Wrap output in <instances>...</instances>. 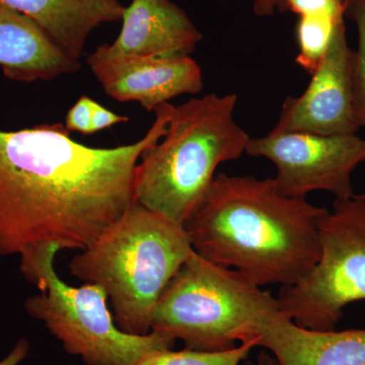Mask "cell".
<instances>
[{
  "label": "cell",
  "mask_w": 365,
  "mask_h": 365,
  "mask_svg": "<svg viewBox=\"0 0 365 365\" xmlns=\"http://www.w3.org/2000/svg\"><path fill=\"white\" fill-rule=\"evenodd\" d=\"M278 309L270 292L193 252L158 299L150 331L195 351H227L258 341L261 322Z\"/></svg>",
  "instance_id": "cell-5"
},
{
  "label": "cell",
  "mask_w": 365,
  "mask_h": 365,
  "mask_svg": "<svg viewBox=\"0 0 365 365\" xmlns=\"http://www.w3.org/2000/svg\"><path fill=\"white\" fill-rule=\"evenodd\" d=\"M257 338L278 365H365V329L311 330L278 309L263 319Z\"/></svg>",
  "instance_id": "cell-12"
},
{
  "label": "cell",
  "mask_w": 365,
  "mask_h": 365,
  "mask_svg": "<svg viewBox=\"0 0 365 365\" xmlns=\"http://www.w3.org/2000/svg\"><path fill=\"white\" fill-rule=\"evenodd\" d=\"M235 93L173 107L167 134L137 165L135 202L184 227L213 180L218 165L246 153L250 137L234 120Z\"/></svg>",
  "instance_id": "cell-3"
},
{
  "label": "cell",
  "mask_w": 365,
  "mask_h": 365,
  "mask_svg": "<svg viewBox=\"0 0 365 365\" xmlns=\"http://www.w3.org/2000/svg\"><path fill=\"white\" fill-rule=\"evenodd\" d=\"M342 23L344 20L324 14L299 16L295 28L299 45L297 63L307 73L316 71L325 56L336 28Z\"/></svg>",
  "instance_id": "cell-15"
},
{
  "label": "cell",
  "mask_w": 365,
  "mask_h": 365,
  "mask_svg": "<svg viewBox=\"0 0 365 365\" xmlns=\"http://www.w3.org/2000/svg\"><path fill=\"white\" fill-rule=\"evenodd\" d=\"M319 241L316 265L276 299L297 325L335 330L348 304L365 302V194L335 199L319 220Z\"/></svg>",
  "instance_id": "cell-7"
},
{
  "label": "cell",
  "mask_w": 365,
  "mask_h": 365,
  "mask_svg": "<svg viewBox=\"0 0 365 365\" xmlns=\"http://www.w3.org/2000/svg\"><path fill=\"white\" fill-rule=\"evenodd\" d=\"M95 101L83 96L72 106L66 118V128L69 132L76 131L88 135L91 134V117L96 106Z\"/></svg>",
  "instance_id": "cell-19"
},
{
  "label": "cell",
  "mask_w": 365,
  "mask_h": 365,
  "mask_svg": "<svg viewBox=\"0 0 365 365\" xmlns=\"http://www.w3.org/2000/svg\"><path fill=\"white\" fill-rule=\"evenodd\" d=\"M0 67L21 83L49 81L76 73L79 60L67 55L35 21L0 2Z\"/></svg>",
  "instance_id": "cell-13"
},
{
  "label": "cell",
  "mask_w": 365,
  "mask_h": 365,
  "mask_svg": "<svg viewBox=\"0 0 365 365\" xmlns=\"http://www.w3.org/2000/svg\"><path fill=\"white\" fill-rule=\"evenodd\" d=\"M241 365H278L277 361L274 359L273 355L268 354L265 350L257 355L256 362L249 361L248 359L245 360Z\"/></svg>",
  "instance_id": "cell-23"
},
{
  "label": "cell",
  "mask_w": 365,
  "mask_h": 365,
  "mask_svg": "<svg viewBox=\"0 0 365 365\" xmlns=\"http://www.w3.org/2000/svg\"><path fill=\"white\" fill-rule=\"evenodd\" d=\"M279 9L299 16L324 14L344 20L345 0H281Z\"/></svg>",
  "instance_id": "cell-18"
},
{
  "label": "cell",
  "mask_w": 365,
  "mask_h": 365,
  "mask_svg": "<svg viewBox=\"0 0 365 365\" xmlns=\"http://www.w3.org/2000/svg\"><path fill=\"white\" fill-rule=\"evenodd\" d=\"M328 211L283 196L271 178L222 173L182 227L205 260L260 287H289L319 261V222Z\"/></svg>",
  "instance_id": "cell-2"
},
{
  "label": "cell",
  "mask_w": 365,
  "mask_h": 365,
  "mask_svg": "<svg viewBox=\"0 0 365 365\" xmlns=\"http://www.w3.org/2000/svg\"><path fill=\"white\" fill-rule=\"evenodd\" d=\"M30 344L28 341L21 339L16 342L11 352L4 359H0V365H19L28 356Z\"/></svg>",
  "instance_id": "cell-21"
},
{
  "label": "cell",
  "mask_w": 365,
  "mask_h": 365,
  "mask_svg": "<svg viewBox=\"0 0 365 365\" xmlns=\"http://www.w3.org/2000/svg\"><path fill=\"white\" fill-rule=\"evenodd\" d=\"M246 153L275 165L278 191L290 198H306L327 191L335 199L354 195L352 174L365 162V139L353 135L324 136L304 132H274L250 138Z\"/></svg>",
  "instance_id": "cell-8"
},
{
  "label": "cell",
  "mask_w": 365,
  "mask_h": 365,
  "mask_svg": "<svg viewBox=\"0 0 365 365\" xmlns=\"http://www.w3.org/2000/svg\"><path fill=\"white\" fill-rule=\"evenodd\" d=\"M360 128L353 88V50L345 23L334 32L325 56L299 97H287L274 132L353 135Z\"/></svg>",
  "instance_id": "cell-9"
},
{
  "label": "cell",
  "mask_w": 365,
  "mask_h": 365,
  "mask_svg": "<svg viewBox=\"0 0 365 365\" xmlns=\"http://www.w3.org/2000/svg\"><path fill=\"white\" fill-rule=\"evenodd\" d=\"M35 21L73 59L83 56L88 36L103 24L122 20L119 0H0Z\"/></svg>",
  "instance_id": "cell-14"
},
{
  "label": "cell",
  "mask_w": 365,
  "mask_h": 365,
  "mask_svg": "<svg viewBox=\"0 0 365 365\" xmlns=\"http://www.w3.org/2000/svg\"><path fill=\"white\" fill-rule=\"evenodd\" d=\"M113 44L98 46L88 60L120 61L189 56L202 34L186 11L170 0H132Z\"/></svg>",
  "instance_id": "cell-10"
},
{
  "label": "cell",
  "mask_w": 365,
  "mask_h": 365,
  "mask_svg": "<svg viewBox=\"0 0 365 365\" xmlns=\"http://www.w3.org/2000/svg\"><path fill=\"white\" fill-rule=\"evenodd\" d=\"M174 106L155 108L135 143L95 148L62 124L0 130V256L85 250L135 203L143 153L167 134Z\"/></svg>",
  "instance_id": "cell-1"
},
{
  "label": "cell",
  "mask_w": 365,
  "mask_h": 365,
  "mask_svg": "<svg viewBox=\"0 0 365 365\" xmlns=\"http://www.w3.org/2000/svg\"><path fill=\"white\" fill-rule=\"evenodd\" d=\"M59 252L51 247L21 258L20 270L41 290L26 300V311L44 324L64 351L79 357L83 365H133L150 353L174 348L176 341L160 333L122 331L100 285L72 287L60 279L54 269Z\"/></svg>",
  "instance_id": "cell-6"
},
{
  "label": "cell",
  "mask_w": 365,
  "mask_h": 365,
  "mask_svg": "<svg viewBox=\"0 0 365 365\" xmlns=\"http://www.w3.org/2000/svg\"><path fill=\"white\" fill-rule=\"evenodd\" d=\"M193 252L182 225L135 202L68 268L104 288L122 331L146 335L158 299Z\"/></svg>",
  "instance_id": "cell-4"
},
{
  "label": "cell",
  "mask_w": 365,
  "mask_h": 365,
  "mask_svg": "<svg viewBox=\"0 0 365 365\" xmlns=\"http://www.w3.org/2000/svg\"><path fill=\"white\" fill-rule=\"evenodd\" d=\"M254 347H257V340L241 343L227 351H195L188 348L180 351L162 350L146 355L133 365H241Z\"/></svg>",
  "instance_id": "cell-16"
},
{
  "label": "cell",
  "mask_w": 365,
  "mask_h": 365,
  "mask_svg": "<svg viewBox=\"0 0 365 365\" xmlns=\"http://www.w3.org/2000/svg\"><path fill=\"white\" fill-rule=\"evenodd\" d=\"M345 16L354 23L357 49L353 50V88L360 128H365V0H345Z\"/></svg>",
  "instance_id": "cell-17"
},
{
  "label": "cell",
  "mask_w": 365,
  "mask_h": 365,
  "mask_svg": "<svg viewBox=\"0 0 365 365\" xmlns=\"http://www.w3.org/2000/svg\"><path fill=\"white\" fill-rule=\"evenodd\" d=\"M281 0H253L254 13L258 16H271L279 9Z\"/></svg>",
  "instance_id": "cell-22"
},
{
  "label": "cell",
  "mask_w": 365,
  "mask_h": 365,
  "mask_svg": "<svg viewBox=\"0 0 365 365\" xmlns=\"http://www.w3.org/2000/svg\"><path fill=\"white\" fill-rule=\"evenodd\" d=\"M129 119L127 117L119 116L114 112L106 109L102 105L96 103L93 109V117H91V134L96 132L104 130L106 128L118 123H126Z\"/></svg>",
  "instance_id": "cell-20"
},
{
  "label": "cell",
  "mask_w": 365,
  "mask_h": 365,
  "mask_svg": "<svg viewBox=\"0 0 365 365\" xmlns=\"http://www.w3.org/2000/svg\"><path fill=\"white\" fill-rule=\"evenodd\" d=\"M86 62L108 96L119 102H138L148 111L203 90L202 71L190 56Z\"/></svg>",
  "instance_id": "cell-11"
}]
</instances>
